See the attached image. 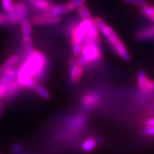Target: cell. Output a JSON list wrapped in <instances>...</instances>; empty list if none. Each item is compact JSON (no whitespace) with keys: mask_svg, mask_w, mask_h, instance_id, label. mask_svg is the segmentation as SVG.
I'll use <instances>...</instances> for the list:
<instances>
[{"mask_svg":"<svg viewBox=\"0 0 154 154\" xmlns=\"http://www.w3.org/2000/svg\"><path fill=\"white\" fill-rule=\"evenodd\" d=\"M47 66V57L39 51L34 50L27 56L17 70V81L20 87L34 89L37 81L43 78Z\"/></svg>","mask_w":154,"mask_h":154,"instance_id":"cell-1","label":"cell"},{"mask_svg":"<svg viewBox=\"0 0 154 154\" xmlns=\"http://www.w3.org/2000/svg\"><path fill=\"white\" fill-rule=\"evenodd\" d=\"M81 57L84 59L86 65L91 64V63L100 61L102 57V53L100 47L96 43L83 42Z\"/></svg>","mask_w":154,"mask_h":154,"instance_id":"cell-2","label":"cell"},{"mask_svg":"<svg viewBox=\"0 0 154 154\" xmlns=\"http://www.w3.org/2000/svg\"><path fill=\"white\" fill-rule=\"evenodd\" d=\"M6 14L7 17V23L10 25L20 23L23 20L26 19L27 8L25 4L21 2H17L14 6V10L10 13H6Z\"/></svg>","mask_w":154,"mask_h":154,"instance_id":"cell-3","label":"cell"},{"mask_svg":"<svg viewBox=\"0 0 154 154\" xmlns=\"http://www.w3.org/2000/svg\"><path fill=\"white\" fill-rule=\"evenodd\" d=\"M100 95L96 92H86L81 99V104L87 109H94L100 103Z\"/></svg>","mask_w":154,"mask_h":154,"instance_id":"cell-4","label":"cell"},{"mask_svg":"<svg viewBox=\"0 0 154 154\" xmlns=\"http://www.w3.org/2000/svg\"><path fill=\"white\" fill-rule=\"evenodd\" d=\"M60 16H48L42 15L35 16L31 18V23L35 25H47V24H53L60 21Z\"/></svg>","mask_w":154,"mask_h":154,"instance_id":"cell-5","label":"cell"},{"mask_svg":"<svg viewBox=\"0 0 154 154\" xmlns=\"http://www.w3.org/2000/svg\"><path fill=\"white\" fill-rule=\"evenodd\" d=\"M83 66H80L77 63V60H71L69 63V78L70 82L73 83H77L79 82L82 72H83Z\"/></svg>","mask_w":154,"mask_h":154,"instance_id":"cell-6","label":"cell"},{"mask_svg":"<svg viewBox=\"0 0 154 154\" xmlns=\"http://www.w3.org/2000/svg\"><path fill=\"white\" fill-rule=\"evenodd\" d=\"M70 12L66 4H60V5H52L46 10L43 11V14L48 16H60L62 14H67Z\"/></svg>","mask_w":154,"mask_h":154,"instance_id":"cell-7","label":"cell"},{"mask_svg":"<svg viewBox=\"0 0 154 154\" xmlns=\"http://www.w3.org/2000/svg\"><path fill=\"white\" fill-rule=\"evenodd\" d=\"M111 48L113 52L117 55H118L122 60H124L125 61H130L131 57H130L126 47H125V45H124L122 42L120 41L119 42H117V44L111 46Z\"/></svg>","mask_w":154,"mask_h":154,"instance_id":"cell-8","label":"cell"},{"mask_svg":"<svg viewBox=\"0 0 154 154\" xmlns=\"http://www.w3.org/2000/svg\"><path fill=\"white\" fill-rule=\"evenodd\" d=\"M137 82L138 85L143 92H149V81L146 77V74L143 70H139L137 72Z\"/></svg>","mask_w":154,"mask_h":154,"instance_id":"cell-9","label":"cell"},{"mask_svg":"<svg viewBox=\"0 0 154 154\" xmlns=\"http://www.w3.org/2000/svg\"><path fill=\"white\" fill-rule=\"evenodd\" d=\"M20 87V86L18 84L17 79L10 81V82L7 84V85H6V94H5L4 99L9 100V99H10L11 97H13L14 95H16V94L17 93Z\"/></svg>","mask_w":154,"mask_h":154,"instance_id":"cell-10","label":"cell"},{"mask_svg":"<svg viewBox=\"0 0 154 154\" xmlns=\"http://www.w3.org/2000/svg\"><path fill=\"white\" fill-rule=\"evenodd\" d=\"M18 62H19V57L17 56L14 55V56H11L10 57H9L5 61L3 64L0 66V75H2V74H4L9 69L13 68L15 65H17V63Z\"/></svg>","mask_w":154,"mask_h":154,"instance_id":"cell-11","label":"cell"},{"mask_svg":"<svg viewBox=\"0 0 154 154\" xmlns=\"http://www.w3.org/2000/svg\"><path fill=\"white\" fill-rule=\"evenodd\" d=\"M27 1L31 4V6L36 10H42V12L53 5L49 0H27Z\"/></svg>","mask_w":154,"mask_h":154,"instance_id":"cell-12","label":"cell"},{"mask_svg":"<svg viewBox=\"0 0 154 154\" xmlns=\"http://www.w3.org/2000/svg\"><path fill=\"white\" fill-rule=\"evenodd\" d=\"M21 27V33L23 40L24 39H31V23L30 20L25 19L20 23Z\"/></svg>","mask_w":154,"mask_h":154,"instance_id":"cell-13","label":"cell"},{"mask_svg":"<svg viewBox=\"0 0 154 154\" xmlns=\"http://www.w3.org/2000/svg\"><path fill=\"white\" fill-rule=\"evenodd\" d=\"M136 38L138 40H147V39L154 38V26L139 31L136 35Z\"/></svg>","mask_w":154,"mask_h":154,"instance_id":"cell-14","label":"cell"},{"mask_svg":"<svg viewBox=\"0 0 154 154\" xmlns=\"http://www.w3.org/2000/svg\"><path fill=\"white\" fill-rule=\"evenodd\" d=\"M142 133L145 136L154 137V117L149 118L145 122V128Z\"/></svg>","mask_w":154,"mask_h":154,"instance_id":"cell-15","label":"cell"},{"mask_svg":"<svg viewBox=\"0 0 154 154\" xmlns=\"http://www.w3.org/2000/svg\"><path fill=\"white\" fill-rule=\"evenodd\" d=\"M97 145V142H96V139H92V138H89V139L85 140L83 143H82L81 146V149L83 152H88L93 150L95 147Z\"/></svg>","mask_w":154,"mask_h":154,"instance_id":"cell-16","label":"cell"},{"mask_svg":"<svg viewBox=\"0 0 154 154\" xmlns=\"http://www.w3.org/2000/svg\"><path fill=\"white\" fill-rule=\"evenodd\" d=\"M77 10H78V15L80 16V17L82 20H91L92 19L91 14H90L89 10L87 7H86L85 5H82V6H78L77 8Z\"/></svg>","mask_w":154,"mask_h":154,"instance_id":"cell-17","label":"cell"},{"mask_svg":"<svg viewBox=\"0 0 154 154\" xmlns=\"http://www.w3.org/2000/svg\"><path fill=\"white\" fill-rule=\"evenodd\" d=\"M34 90H35V92H36L38 96H41V97L42 98V99H44V100H48L50 99V94H49V92H48L44 87L40 85L37 84V85L35 86Z\"/></svg>","mask_w":154,"mask_h":154,"instance_id":"cell-18","label":"cell"},{"mask_svg":"<svg viewBox=\"0 0 154 154\" xmlns=\"http://www.w3.org/2000/svg\"><path fill=\"white\" fill-rule=\"evenodd\" d=\"M70 42H71V46H72V51L75 57H79L81 55V52H82V44L74 38H70Z\"/></svg>","mask_w":154,"mask_h":154,"instance_id":"cell-19","label":"cell"},{"mask_svg":"<svg viewBox=\"0 0 154 154\" xmlns=\"http://www.w3.org/2000/svg\"><path fill=\"white\" fill-rule=\"evenodd\" d=\"M1 3L5 13H10L14 10L15 4L14 3L13 0H1Z\"/></svg>","mask_w":154,"mask_h":154,"instance_id":"cell-20","label":"cell"},{"mask_svg":"<svg viewBox=\"0 0 154 154\" xmlns=\"http://www.w3.org/2000/svg\"><path fill=\"white\" fill-rule=\"evenodd\" d=\"M23 49H24V52L27 56L31 55V53L34 52V48L32 42H31V39H24L23 40Z\"/></svg>","mask_w":154,"mask_h":154,"instance_id":"cell-21","label":"cell"},{"mask_svg":"<svg viewBox=\"0 0 154 154\" xmlns=\"http://www.w3.org/2000/svg\"><path fill=\"white\" fill-rule=\"evenodd\" d=\"M85 2L86 0H70V2L66 3V5H67V6H68L70 11H72L75 8H78V6L84 5L85 3Z\"/></svg>","mask_w":154,"mask_h":154,"instance_id":"cell-22","label":"cell"},{"mask_svg":"<svg viewBox=\"0 0 154 154\" xmlns=\"http://www.w3.org/2000/svg\"><path fill=\"white\" fill-rule=\"evenodd\" d=\"M124 2L127 4H131V5H134V6H148V2L145 0H122Z\"/></svg>","mask_w":154,"mask_h":154,"instance_id":"cell-23","label":"cell"},{"mask_svg":"<svg viewBox=\"0 0 154 154\" xmlns=\"http://www.w3.org/2000/svg\"><path fill=\"white\" fill-rule=\"evenodd\" d=\"M141 12L143 15L150 17L151 16L154 14V7L149 6H143V7H141Z\"/></svg>","mask_w":154,"mask_h":154,"instance_id":"cell-24","label":"cell"},{"mask_svg":"<svg viewBox=\"0 0 154 154\" xmlns=\"http://www.w3.org/2000/svg\"><path fill=\"white\" fill-rule=\"evenodd\" d=\"M12 151L14 154H23V149L19 144H14L12 146Z\"/></svg>","mask_w":154,"mask_h":154,"instance_id":"cell-25","label":"cell"},{"mask_svg":"<svg viewBox=\"0 0 154 154\" xmlns=\"http://www.w3.org/2000/svg\"><path fill=\"white\" fill-rule=\"evenodd\" d=\"M7 23V17L6 13H0V25H5Z\"/></svg>","mask_w":154,"mask_h":154,"instance_id":"cell-26","label":"cell"},{"mask_svg":"<svg viewBox=\"0 0 154 154\" xmlns=\"http://www.w3.org/2000/svg\"><path fill=\"white\" fill-rule=\"evenodd\" d=\"M6 85H0V100L2 98H4L5 94H6Z\"/></svg>","mask_w":154,"mask_h":154,"instance_id":"cell-27","label":"cell"},{"mask_svg":"<svg viewBox=\"0 0 154 154\" xmlns=\"http://www.w3.org/2000/svg\"><path fill=\"white\" fill-rule=\"evenodd\" d=\"M149 91H154V81H149Z\"/></svg>","mask_w":154,"mask_h":154,"instance_id":"cell-28","label":"cell"},{"mask_svg":"<svg viewBox=\"0 0 154 154\" xmlns=\"http://www.w3.org/2000/svg\"><path fill=\"white\" fill-rule=\"evenodd\" d=\"M3 103H0V116L2 114V110H3Z\"/></svg>","mask_w":154,"mask_h":154,"instance_id":"cell-29","label":"cell"},{"mask_svg":"<svg viewBox=\"0 0 154 154\" xmlns=\"http://www.w3.org/2000/svg\"><path fill=\"white\" fill-rule=\"evenodd\" d=\"M149 18H150V20H152V21L154 22V14H153V15L151 16V17Z\"/></svg>","mask_w":154,"mask_h":154,"instance_id":"cell-30","label":"cell"}]
</instances>
